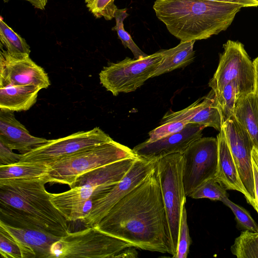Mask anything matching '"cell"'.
Listing matches in <instances>:
<instances>
[{"label": "cell", "instance_id": "cell-16", "mask_svg": "<svg viewBox=\"0 0 258 258\" xmlns=\"http://www.w3.org/2000/svg\"><path fill=\"white\" fill-rule=\"evenodd\" d=\"M97 189L86 185L74 187L61 193H50V200L68 222L82 220L91 210Z\"/></svg>", "mask_w": 258, "mask_h": 258}, {"label": "cell", "instance_id": "cell-19", "mask_svg": "<svg viewBox=\"0 0 258 258\" xmlns=\"http://www.w3.org/2000/svg\"><path fill=\"white\" fill-rule=\"evenodd\" d=\"M218 156L216 179L226 189L236 190L242 193L247 202L255 209V203L244 187L227 143L222 128L217 136Z\"/></svg>", "mask_w": 258, "mask_h": 258}, {"label": "cell", "instance_id": "cell-15", "mask_svg": "<svg viewBox=\"0 0 258 258\" xmlns=\"http://www.w3.org/2000/svg\"><path fill=\"white\" fill-rule=\"evenodd\" d=\"M0 228L15 240L23 258H52L51 247L61 238L41 230L13 226L2 220Z\"/></svg>", "mask_w": 258, "mask_h": 258}, {"label": "cell", "instance_id": "cell-23", "mask_svg": "<svg viewBox=\"0 0 258 258\" xmlns=\"http://www.w3.org/2000/svg\"><path fill=\"white\" fill-rule=\"evenodd\" d=\"M48 165L38 163L20 162L0 165V179L32 178L47 176Z\"/></svg>", "mask_w": 258, "mask_h": 258}, {"label": "cell", "instance_id": "cell-5", "mask_svg": "<svg viewBox=\"0 0 258 258\" xmlns=\"http://www.w3.org/2000/svg\"><path fill=\"white\" fill-rule=\"evenodd\" d=\"M183 163V155L181 153L170 154L155 161L167 221L169 254L172 257L177 252L182 211L186 202L182 178Z\"/></svg>", "mask_w": 258, "mask_h": 258}, {"label": "cell", "instance_id": "cell-27", "mask_svg": "<svg viewBox=\"0 0 258 258\" xmlns=\"http://www.w3.org/2000/svg\"><path fill=\"white\" fill-rule=\"evenodd\" d=\"M128 14L126 9H117L114 14L116 21L115 26L112 28V30L117 32L118 38L121 40L123 46L127 47L132 52L134 59H138L147 56L148 55L144 52L132 39L130 34L124 29L123 21Z\"/></svg>", "mask_w": 258, "mask_h": 258}, {"label": "cell", "instance_id": "cell-4", "mask_svg": "<svg viewBox=\"0 0 258 258\" xmlns=\"http://www.w3.org/2000/svg\"><path fill=\"white\" fill-rule=\"evenodd\" d=\"M136 157L133 149L112 140L49 164L47 177L49 183L67 184L71 188L83 174L120 160Z\"/></svg>", "mask_w": 258, "mask_h": 258}, {"label": "cell", "instance_id": "cell-10", "mask_svg": "<svg viewBox=\"0 0 258 258\" xmlns=\"http://www.w3.org/2000/svg\"><path fill=\"white\" fill-rule=\"evenodd\" d=\"M182 178L186 197L204 181L215 178L218 147L217 138L201 137L194 141L182 154Z\"/></svg>", "mask_w": 258, "mask_h": 258}, {"label": "cell", "instance_id": "cell-29", "mask_svg": "<svg viewBox=\"0 0 258 258\" xmlns=\"http://www.w3.org/2000/svg\"><path fill=\"white\" fill-rule=\"evenodd\" d=\"M226 188L215 178H210L201 184L189 196L194 199H208L213 201L228 198Z\"/></svg>", "mask_w": 258, "mask_h": 258}, {"label": "cell", "instance_id": "cell-3", "mask_svg": "<svg viewBox=\"0 0 258 258\" xmlns=\"http://www.w3.org/2000/svg\"><path fill=\"white\" fill-rule=\"evenodd\" d=\"M242 5L207 0H155L153 9L180 41L206 39L226 30Z\"/></svg>", "mask_w": 258, "mask_h": 258}, {"label": "cell", "instance_id": "cell-28", "mask_svg": "<svg viewBox=\"0 0 258 258\" xmlns=\"http://www.w3.org/2000/svg\"><path fill=\"white\" fill-rule=\"evenodd\" d=\"M215 96L224 122L234 115L235 103L239 97L235 82L232 81L227 84L222 91Z\"/></svg>", "mask_w": 258, "mask_h": 258}, {"label": "cell", "instance_id": "cell-35", "mask_svg": "<svg viewBox=\"0 0 258 258\" xmlns=\"http://www.w3.org/2000/svg\"><path fill=\"white\" fill-rule=\"evenodd\" d=\"M188 123L184 121H174L161 124L159 126L149 133V138L146 141L154 142L166 136L179 132Z\"/></svg>", "mask_w": 258, "mask_h": 258}, {"label": "cell", "instance_id": "cell-18", "mask_svg": "<svg viewBox=\"0 0 258 258\" xmlns=\"http://www.w3.org/2000/svg\"><path fill=\"white\" fill-rule=\"evenodd\" d=\"M13 112L0 110V141L9 149L24 154L49 141L31 135Z\"/></svg>", "mask_w": 258, "mask_h": 258}, {"label": "cell", "instance_id": "cell-30", "mask_svg": "<svg viewBox=\"0 0 258 258\" xmlns=\"http://www.w3.org/2000/svg\"><path fill=\"white\" fill-rule=\"evenodd\" d=\"M207 95L199 98L186 108L176 112H169L165 114L161 120V124L174 121L189 122L190 120L205 105Z\"/></svg>", "mask_w": 258, "mask_h": 258}, {"label": "cell", "instance_id": "cell-6", "mask_svg": "<svg viewBox=\"0 0 258 258\" xmlns=\"http://www.w3.org/2000/svg\"><path fill=\"white\" fill-rule=\"evenodd\" d=\"M132 244L112 235L97 226L70 232L52 246V258H115Z\"/></svg>", "mask_w": 258, "mask_h": 258}, {"label": "cell", "instance_id": "cell-2", "mask_svg": "<svg viewBox=\"0 0 258 258\" xmlns=\"http://www.w3.org/2000/svg\"><path fill=\"white\" fill-rule=\"evenodd\" d=\"M48 182L47 176L0 179L1 220L61 237L67 235L68 221L51 202L45 187Z\"/></svg>", "mask_w": 258, "mask_h": 258}, {"label": "cell", "instance_id": "cell-36", "mask_svg": "<svg viewBox=\"0 0 258 258\" xmlns=\"http://www.w3.org/2000/svg\"><path fill=\"white\" fill-rule=\"evenodd\" d=\"M21 154H16L0 141V165L14 164L20 161Z\"/></svg>", "mask_w": 258, "mask_h": 258}, {"label": "cell", "instance_id": "cell-17", "mask_svg": "<svg viewBox=\"0 0 258 258\" xmlns=\"http://www.w3.org/2000/svg\"><path fill=\"white\" fill-rule=\"evenodd\" d=\"M137 157L120 160L83 174L77 178L72 188L85 185L96 187L94 195L97 199L124 177Z\"/></svg>", "mask_w": 258, "mask_h": 258}, {"label": "cell", "instance_id": "cell-33", "mask_svg": "<svg viewBox=\"0 0 258 258\" xmlns=\"http://www.w3.org/2000/svg\"><path fill=\"white\" fill-rule=\"evenodd\" d=\"M191 243L187 221V212L184 206L181 217L177 252L174 258H186Z\"/></svg>", "mask_w": 258, "mask_h": 258}, {"label": "cell", "instance_id": "cell-24", "mask_svg": "<svg viewBox=\"0 0 258 258\" xmlns=\"http://www.w3.org/2000/svg\"><path fill=\"white\" fill-rule=\"evenodd\" d=\"M1 46L12 56L16 57L29 56L30 46L24 38L15 32L0 18Z\"/></svg>", "mask_w": 258, "mask_h": 258}, {"label": "cell", "instance_id": "cell-32", "mask_svg": "<svg viewBox=\"0 0 258 258\" xmlns=\"http://www.w3.org/2000/svg\"><path fill=\"white\" fill-rule=\"evenodd\" d=\"M115 0H85L89 12L97 19L104 18L111 20L118 9L114 4Z\"/></svg>", "mask_w": 258, "mask_h": 258}, {"label": "cell", "instance_id": "cell-25", "mask_svg": "<svg viewBox=\"0 0 258 258\" xmlns=\"http://www.w3.org/2000/svg\"><path fill=\"white\" fill-rule=\"evenodd\" d=\"M207 97L205 105L190 120L189 122L205 125L206 127H212L220 132L223 121L214 91L211 89Z\"/></svg>", "mask_w": 258, "mask_h": 258}, {"label": "cell", "instance_id": "cell-14", "mask_svg": "<svg viewBox=\"0 0 258 258\" xmlns=\"http://www.w3.org/2000/svg\"><path fill=\"white\" fill-rule=\"evenodd\" d=\"M205 125L189 122L181 131L152 142L146 141L136 146L133 151L138 157L155 162L167 155L183 154L195 141L202 137Z\"/></svg>", "mask_w": 258, "mask_h": 258}, {"label": "cell", "instance_id": "cell-7", "mask_svg": "<svg viewBox=\"0 0 258 258\" xmlns=\"http://www.w3.org/2000/svg\"><path fill=\"white\" fill-rule=\"evenodd\" d=\"M223 48L224 51L220 55L218 67L209 86L217 95L227 84L234 81L238 91V98L254 92V65L243 44L238 41L228 40Z\"/></svg>", "mask_w": 258, "mask_h": 258}, {"label": "cell", "instance_id": "cell-34", "mask_svg": "<svg viewBox=\"0 0 258 258\" xmlns=\"http://www.w3.org/2000/svg\"><path fill=\"white\" fill-rule=\"evenodd\" d=\"M0 254L4 258H23L18 244L9 233L1 228Z\"/></svg>", "mask_w": 258, "mask_h": 258}, {"label": "cell", "instance_id": "cell-31", "mask_svg": "<svg viewBox=\"0 0 258 258\" xmlns=\"http://www.w3.org/2000/svg\"><path fill=\"white\" fill-rule=\"evenodd\" d=\"M221 202L232 211L239 227L245 230L258 232V224L245 209L235 204L228 198H224Z\"/></svg>", "mask_w": 258, "mask_h": 258}, {"label": "cell", "instance_id": "cell-40", "mask_svg": "<svg viewBox=\"0 0 258 258\" xmlns=\"http://www.w3.org/2000/svg\"><path fill=\"white\" fill-rule=\"evenodd\" d=\"M10 0H4V2H8ZM29 2L35 8L41 10H45L48 0H24Z\"/></svg>", "mask_w": 258, "mask_h": 258}, {"label": "cell", "instance_id": "cell-39", "mask_svg": "<svg viewBox=\"0 0 258 258\" xmlns=\"http://www.w3.org/2000/svg\"><path fill=\"white\" fill-rule=\"evenodd\" d=\"M134 246L127 247L120 251L116 256L115 258H135L137 257L138 253Z\"/></svg>", "mask_w": 258, "mask_h": 258}, {"label": "cell", "instance_id": "cell-9", "mask_svg": "<svg viewBox=\"0 0 258 258\" xmlns=\"http://www.w3.org/2000/svg\"><path fill=\"white\" fill-rule=\"evenodd\" d=\"M112 139L99 127L79 131L65 137L49 141L22 155L20 162L47 165L54 163L83 150L109 142Z\"/></svg>", "mask_w": 258, "mask_h": 258}, {"label": "cell", "instance_id": "cell-11", "mask_svg": "<svg viewBox=\"0 0 258 258\" xmlns=\"http://www.w3.org/2000/svg\"><path fill=\"white\" fill-rule=\"evenodd\" d=\"M155 167V162L138 157L124 177L93 200L91 210L81 221L86 227L97 225L113 206L140 184Z\"/></svg>", "mask_w": 258, "mask_h": 258}, {"label": "cell", "instance_id": "cell-26", "mask_svg": "<svg viewBox=\"0 0 258 258\" xmlns=\"http://www.w3.org/2000/svg\"><path fill=\"white\" fill-rule=\"evenodd\" d=\"M230 250L238 258H258V232L242 231Z\"/></svg>", "mask_w": 258, "mask_h": 258}, {"label": "cell", "instance_id": "cell-37", "mask_svg": "<svg viewBox=\"0 0 258 258\" xmlns=\"http://www.w3.org/2000/svg\"><path fill=\"white\" fill-rule=\"evenodd\" d=\"M251 162L254 184L255 210L258 213V148L254 147L251 151Z\"/></svg>", "mask_w": 258, "mask_h": 258}, {"label": "cell", "instance_id": "cell-41", "mask_svg": "<svg viewBox=\"0 0 258 258\" xmlns=\"http://www.w3.org/2000/svg\"><path fill=\"white\" fill-rule=\"evenodd\" d=\"M255 72L254 92L258 95V56L253 61Z\"/></svg>", "mask_w": 258, "mask_h": 258}, {"label": "cell", "instance_id": "cell-21", "mask_svg": "<svg viewBox=\"0 0 258 258\" xmlns=\"http://www.w3.org/2000/svg\"><path fill=\"white\" fill-rule=\"evenodd\" d=\"M234 116L248 132L254 147L258 148V95L254 92L239 97Z\"/></svg>", "mask_w": 258, "mask_h": 258}, {"label": "cell", "instance_id": "cell-22", "mask_svg": "<svg viewBox=\"0 0 258 258\" xmlns=\"http://www.w3.org/2000/svg\"><path fill=\"white\" fill-rule=\"evenodd\" d=\"M195 41H180L173 48L161 50L163 58L151 78L190 63L195 58L194 45Z\"/></svg>", "mask_w": 258, "mask_h": 258}, {"label": "cell", "instance_id": "cell-20", "mask_svg": "<svg viewBox=\"0 0 258 258\" xmlns=\"http://www.w3.org/2000/svg\"><path fill=\"white\" fill-rule=\"evenodd\" d=\"M41 90L32 85H0V109L6 111L29 110L36 102Z\"/></svg>", "mask_w": 258, "mask_h": 258}, {"label": "cell", "instance_id": "cell-8", "mask_svg": "<svg viewBox=\"0 0 258 258\" xmlns=\"http://www.w3.org/2000/svg\"><path fill=\"white\" fill-rule=\"evenodd\" d=\"M163 56L159 51L138 59L126 57L111 63L99 73L100 84L113 96L134 92L152 78Z\"/></svg>", "mask_w": 258, "mask_h": 258}, {"label": "cell", "instance_id": "cell-12", "mask_svg": "<svg viewBox=\"0 0 258 258\" xmlns=\"http://www.w3.org/2000/svg\"><path fill=\"white\" fill-rule=\"evenodd\" d=\"M222 128L240 178L255 203L251 162V151L254 147L252 141L247 131L239 123L234 115L223 122Z\"/></svg>", "mask_w": 258, "mask_h": 258}, {"label": "cell", "instance_id": "cell-13", "mask_svg": "<svg viewBox=\"0 0 258 258\" xmlns=\"http://www.w3.org/2000/svg\"><path fill=\"white\" fill-rule=\"evenodd\" d=\"M0 85H32L42 89L47 88L50 82L44 70L29 56H12L1 46Z\"/></svg>", "mask_w": 258, "mask_h": 258}, {"label": "cell", "instance_id": "cell-1", "mask_svg": "<svg viewBox=\"0 0 258 258\" xmlns=\"http://www.w3.org/2000/svg\"><path fill=\"white\" fill-rule=\"evenodd\" d=\"M96 226L136 248L169 253L166 215L155 167Z\"/></svg>", "mask_w": 258, "mask_h": 258}, {"label": "cell", "instance_id": "cell-38", "mask_svg": "<svg viewBox=\"0 0 258 258\" xmlns=\"http://www.w3.org/2000/svg\"><path fill=\"white\" fill-rule=\"evenodd\" d=\"M212 2L235 4L243 7H257L258 0H207Z\"/></svg>", "mask_w": 258, "mask_h": 258}]
</instances>
